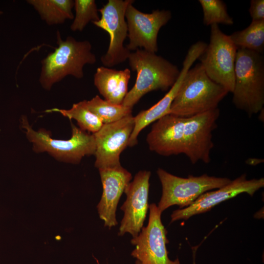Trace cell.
Instances as JSON below:
<instances>
[{"mask_svg": "<svg viewBox=\"0 0 264 264\" xmlns=\"http://www.w3.org/2000/svg\"><path fill=\"white\" fill-rule=\"evenodd\" d=\"M58 46L42 60L39 82L42 87L50 90L56 83L68 75L77 79L84 77L83 68L96 62L92 46L87 40L78 41L72 36L62 40L57 32Z\"/></svg>", "mask_w": 264, "mask_h": 264, "instance_id": "cell-1", "label": "cell"}, {"mask_svg": "<svg viewBox=\"0 0 264 264\" xmlns=\"http://www.w3.org/2000/svg\"><path fill=\"white\" fill-rule=\"evenodd\" d=\"M228 93L208 76L200 63L197 64L186 73L170 114L188 118L213 110Z\"/></svg>", "mask_w": 264, "mask_h": 264, "instance_id": "cell-2", "label": "cell"}, {"mask_svg": "<svg viewBox=\"0 0 264 264\" xmlns=\"http://www.w3.org/2000/svg\"><path fill=\"white\" fill-rule=\"evenodd\" d=\"M128 60L137 76L133 87L128 91L121 104L132 109L146 93L170 89L180 74V70L176 65L156 53L144 49L131 52Z\"/></svg>", "mask_w": 264, "mask_h": 264, "instance_id": "cell-3", "label": "cell"}, {"mask_svg": "<svg viewBox=\"0 0 264 264\" xmlns=\"http://www.w3.org/2000/svg\"><path fill=\"white\" fill-rule=\"evenodd\" d=\"M20 125L36 153L45 152L59 161L74 164H79L86 156L94 155L96 146L93 134L72 124L71 136L67 140L52 138L50 132L44 128L35 130L24 115L21 116Z\"/></svg>", "mask_w": 264, "mask_h": 264, "instance_id": "cell-4", "label": "cell"}, {"mask_svg": "<svg viewBox=\"0 0 264 264\" xmlns=\"http://www.w3.org/2000/svg\"><path fill=\"white\" fill-rule=\"evenodd\" d=\"M232 93L234 106L248 116L264 109V59L262 54L238 49Z\"/></svg>", "mask_w": 264, "mask_h": 264, "instance_id": "cell-5", "label": "cell"}, {"mask_svg": "<svg viewBox=\"0 0 264 264\" xmlns=\"http://www.w3.org/2000/svg\"><path fill=\"white\" fill-rule=\"evenodd\" d=\"M162 185V193L157 207L162 213L169 207L177 205L180 208L192 204L203 193L220 188L231 180L203 174L181 177L158 168L156 171Z\"/></svg>", "mask_w": 264, "mask_h": 264, "instance_id": "cell-6", "label": "cell"}, {"mask_svg": "<svg viewBox=\"0 0 264 264\" xmlns=\"http://www.w3.org/2000/svg\"><path fill=\"white\" fill-rule=\"evenodd\" d=\"M238 48L218 24L211 25L210 42L198 59L208 76L232 93Z\"/></svg>", "mask_w": 264, "mask_h": 264, "instance_id": "cell-7", "label": "cell"}, {"mask_svg": "<svg viewBox=\"0 0 264 264\" xmlns=\"http://www.w3.org/2000/svg\"><path fill=\"white\" fill-rule=\"evenodd\" d=\"M132 0H109L98 9L101 17L92 22L95 26L107 32L110 44L107 51L100 58L103 65L110 68L128 60L131 51L124 46L128 37V26L125 13Z\"/></svg>", "mask_w": 264, "mask_h": 264, "instance_id": "cell-8", "label": "cell"}, {"mask_svg": "<svg viewBox=\"0 0 264 264\" xmlns=\"http://www.w3.org/2000/svg\"><path fill=\"white\" fill-rule=\"evenodd\" d=\"M149 208L148 225L131 240L135 245L132 256L142 264H180L178 259L172 261L169 258L166 245L168 241L161 221L162 213L154 203L151 204Z\"/></svg>", "mask_w": 264, "mask_h": 264, "instance_id": "cell-9", "label": "cell"}, {"mask_svg": "<svg viewBox=\"0 0 264 264\" xmlns=\"http://www.w3.org/2000/svg\"><path fill=\"white\" fill-rule=\"evenodd\" d=\"M132 3L128 5L125 13L129 39L126 47L130 51L143 48L145 50L156 53L158 32L171 20L172 13L169 10L157 9L151 13H145L134 7Z\"/></svg>", "mask_w": 264, "mask_h": 264, "instance_id": "cell-10", "label": "cell"}, {"mask_svg": "<svg viewBox=\"0 0 264 264\" xmlns=\"http://www.w3.org/2000/svg\"><path fill=\"white\" fill-rule=\"evenodd\" d=\"M134 126L132 114L116 122L103 124L94 133L95 161L97 168H110L121 165L120 156L128 146Z\"/></svg>", "mask_w": 264, "mask_h": 264, "instance_id": "cell-11", "label": "cell"}, {"mask_svg": "<svg viewBox=\"0 0 264 264\" xmlns=\"http://www.w3.org/2000/svg\"><path fill=\"white\" fill-rule=\"evenodd\" d=\"M219 108L187 118L184 130L183 153L192 164H208L214 147L212 132L220 116Z\"/></svg>", "mask_w": 264, "mask_h": 264, "instance_id": "cell-12", "label": "cell"}, {"mask_svg": "<svg viewBox=\"0 0 264 264\" xmlns=\"http://www.w3.org/2000/svg\"><path fill=\"white\" fill-rule=\"evenodd\" d=\"M264 186V178L248 179L246 175L242 174L220 188L203 193L189 206L175 210L171 215V222L187 220L194 215L209 211L216 205L242 193L252 196Z\"/></svg>", "mask_w": 264, "mask_h": 264, "instance_id": "cell-13", "label": "cell"}, {"mask_svg": "<svg viewBox=\"0 0 264 264\" xmlns=\"http://www.w3.org/2000/svg\"><path fill=\"white\" fill-rule=\"evenodd\" d=\"M150 176V171H140L126 187L124 193L127 198L121 207L124 214L118 235L122 236L126 233H129L134 238L141 231L149 207L148 195Z\"/></svg>", "mask_w": 264, "mask_h": 264, "instance_id": "cell-14", "label": "cell"}, {"mask_svg": "<svg viewBox=\"0 0 264 264\" xmlns=\"http://www.w3.org/2000/svg\"><path fill=\"white\" fill-rule=\"evenodd\" d=\"M207 45V44L202 41H198L192 44L189 48L183 61L182 68L178 78L168 92L152 107L140 111L134 117V126L129 141L128 147H132L137 144V137L143 129L170 113L172 103L186 73L202 54Z\"/></svg>", "mask_w": 264, "mask_h": 264, "instance_id": "cell-15", "label": "cell"}, {"mask_svg": "<svg viewBox=\"0 0 264 264\" xmlns=\"http://www.w3.org/2000/svg\"><path fill=\"white\" fill-rule=\"evenodd\" d=\"M186 120L168 114L154 122L146 138L150 150L165 156L183 154Z\"/></svg>", "mask_w": 264, "mask_h": 264, "instance_id": "cell-16", "label": "cell"}, {"mask_svg": "<svg viewBox=\"0 0 264 264\" xmlns=\"http://www.w3.org/2000/svg\"><path fill=\"white\" fill-rule=\"evenodd\" d=\"M103 193L97 206L100 218L109 228L116 225V211L120 198L130 182L132 174L119 166L99 169Z\"/></svg>", "mask_w": 264, "mask_h": 264, "instance_id": "cell-17", "label": "cell"}, {"mask_svg": "<svg viewBox=\"0 0 264 264\" xmlns=\"http://www.w3.org/2000/svg\"><path fill=\"white\" fill-rule=\"evenodd\" d=\"M131 77L129 68L117 70L101 66L94 75V85L104 99L114 104H121L128 92Z\"/></svg>", "mask_w": 264, "mask_h": 264, "instance_id": "cell-18", "label": "cell"}, {"mask_svg": "<svg viewBox=\"0 0 264 264\" xmlns=\"http://www.w3.org/2000/svg\"><path fill=\"white\" fill-rule=\"evenodd\" d=\"M48 25L62 24L67 20L74 19L72 0H27Z\"/></svg>", "mask_w": 264, "mask_h": 264, "instance_id": "cell-19", "label": "cell"}, {"mask_svg": "<svg viewBox=\"0 0 264 264\" xmlns=\"http://www.w3.org/2000/svg\"><path fill=\"white\" fill-rule=\"evenodd\" d=\"M238 49L262 54L264 50V20L252 21L246 28L229 35Z\"/></svg>", "mask_w": 264, "mask_h": 264, "instance_id": "cell-20", "label": "cell"}, {"mask_svg": "<svg viewBox=\"0 0 264 264\" xmlns=\"http://www.w3.org/2000/svg\"><path fill=\"white\" fill-rule=\"evenodd\" d=\"M87 109L97 116L103 124L116 122L132 114V109L122 104H114L98 95L89 100H83Z\"/></svg>", "mask_w": 264, "mask_h": 264, "instance_id": "cell-21", "label": "cell"}, {"mask_svg": "<svg viewBox=\"0 0 264 264\" xmlns=\"http://www.w3.org/2000/svg\"><path fill=\"white\" fill-rule=\"evenodd\" d=\"M45 111L58 112L70 120L74 119L80 129L92 133L98 131L103 125L100 119L87 109L83 100L73 104L68 110L53 108Z\"/></svg>", "mask_w": 264, "mask_h": 264, "instance_id": "cell-22", "label": "cell"}, {"mask_svg": "<svg viewBox=\"0 0 264 264\" xmlns=\"http://www.w3.org/2000/svg\"><path fill=\"white\" fill-rule=\"evenodd\" d=\"M203 11V23L208 26L219 23L231 25L233 18L227 12L225 3L221 0H199Z\"/></svg>", "mask_w": 264, "mask_h": 264, "instance_id": "cell-23", "label": "cell"}, {"mask_svg": "<svg viewBox=\"0 0 264 264\" xmlns=\"http://www.w3.org/2000/svg\"><path fill=\"white\" fill-rule=\"evenodd\" d=\"M75 15L70 25L72 31H82L90 22L99 20L98 9L94 0H75Z\"/></svg>", "mask_w": 264, "mask_h": 264, "instance_id": "cell-24", "label": "cell"}, {"mask_svg": "<svg viewBox=\"0 0 264 264\" xmlns=\"http://www.w3.org/2000/svg\"><path fill=\"white\" fill-rule=\"evenodd\" d=\"M249 12L252 21L264 20V0H251Z\"/></svg>", "mask_w": 264, "mask_h": 264, "instance_id": "cell-25", "label": "cell"}, {"mask_svg": "<svg viewBox=\"0 0 264 264\" xmlns=\"http://www.w3.org/2000/svg\"><path fill=\"white\" fill-rule=\"evenodd\" d=\"M135 264H142L141 263V262L140 261H139L138 260H137L135 262Z\"/></svg>", "mask_w": 264, "mask_h": 264, "instance_id": "cell-26", "label": "cell"}, {"mask_svg": "<svg viewBox=\"0 0 264 264\" xmlns=\"http://www.w3.org/2000/svg\"><path fill=\"white\" fill-rule=\"evenodd\" d=\"M3 14L2 11L0 9V15H2Z\"/></svg>", "mask_w": 264, "mask_h": 264, "instance_id": "cell-27", "label": "cell"}]
</instances>
